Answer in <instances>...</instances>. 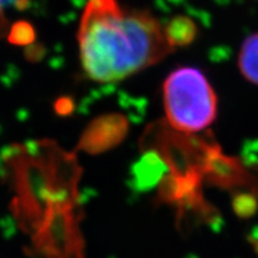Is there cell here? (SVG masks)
Returning <instances> with one entry per match:
<instances>
[{
    "mask_svg": "<svg viewBox=\"0 0 258 258\" xmlns=\"http://www.w3.org/2000/svg\"><path fill=\"white\" fill-rule=\"evenodd\" d=\"M79 53L88 77L118 82L156 64L175 48L150 12L127 10L117 0H89L78 31Z\"/></svg>",
    "mask_w": 258,
    "mask_h": 258,
    "instance_id": "obj_1",
    "label": "cell"
},
{
    "mask_svg": "<svg viewBox=\"0 0 258 258\" xmlns=\"http://www.w3.org/2000/svg\"><path fill=\"white\" fill-rule=\"evenodd\" d=\"M238 57V64L244 78L258 85V32L250 35L243 42Z\"/></svg>",
    "mask_w": 258,
    "mask_h": 258,
    "instance_id": "obj_3",
    "label": "cell"
},
{
    "mask_svg": "<svg viewBox=\"0 0 258 258\" xmlns=\"http://www.w3.org/2000/svg\"><path fill=\"white\" fill-rule=\"evenodd\" d=\"M163 95L166 117L177 131L198 133L217 117V95L201 71L192 67L173 71L164 83Z\"/></svg>",
    "mask_w": 258,
    "mask_h": 258,
    "instance_id": "obj_2",
    "label": "cell"
},
{
    "mask_svg": "<svg viewBox=\"0 0 258 258\" xmlns=\"http://www.w3.org/2000/svg\"><path fill=\"white\" fill-rule=\"evenodd\" d=\"M28 0H0V37H3L9 30V22L6 11L10 8L22 9L27 5Z\"/></svg>",
    "mask_w": 258,
    "mask_h": 258,
    "instance_id": "obj_4",
    "label": "cell"
}]
</instances>
